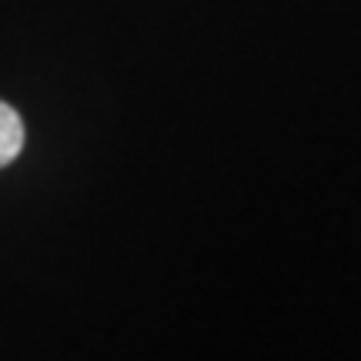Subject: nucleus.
<instances>
[{"mask_svg":"<svg viewBox=\"0 0 361 361\" xmlns=\"http://www.w3.org/2000/svg\"><path fill=\"white\" fill-rule=\"evenodd\" d=\"M24 147V121L11 104L0 101V168H7Z\"/></svg>","mask_w":361,"mask_h":361,"instance_id":"obj_1","label":"nucleus"}]
</instances>
